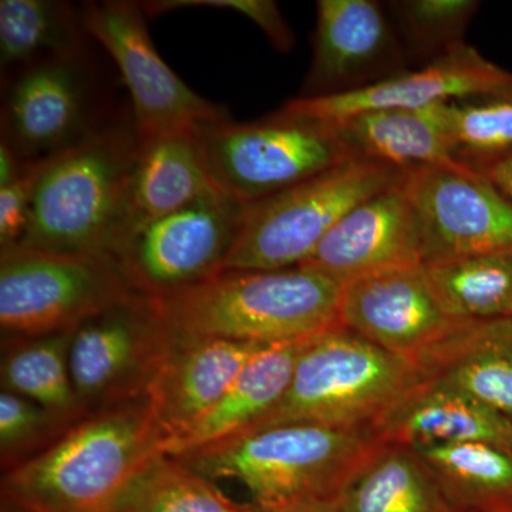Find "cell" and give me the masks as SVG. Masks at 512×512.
Returning a JSON list of instances; mask_svg holds the SVG:
<instances>
[{"label":"cell","instance_id":"1","mask_svg":"<svg viewBox=\"0 0 512 512\" xmlns=\"http://www.w3.org/2000/svg\"><path fill=\"white\" fill-rule=\"evenodd\" d=\"M379 440L369 429L289 423L173 456L212 483L235 480L258 512L330 504Z\"/></svg>","mask_w":512,"mask_h":512},{"label":"cell","instance_id":"2","mask_svg":"<svg viewBox=\"0 0 512 512\" xmlns=\"http://www.w3.org/2000/svg\"><path fill=\"white\" fill-rule=\"evenodd\" d=\"M342 286L303 266L222 271L153 302L173 338L274 346L311 339L338 326Z\"/></svg>","mask_w":512,"mask_h":512},{"label":"cell","instance_id":"3","mask_svg":"<svg viewBox=\"0 0 512 512\" xmlns=\"http://www.w3.org/2000/svg\"><path fill=\"white\" fill-rule=\"evenodd\" d=\"M164 437L147 397L89 414L42 454L2 474L22 512H110Z\"/></svg>","mask_w":512,"mask_h":512},{"label":"cell","instance_id":"4","mask_svg":"<svg viewBox=\"0 0 512 512\" xmlns=\"http://www.w3.org/2000/svg\"><path fill=\"white\" fill-rule=\"evenodd\" d=\"M137 146L134 124L101 126L47 157L28 232L19 245L111 259L131 228L130 185Z\"/></svg>","mask_w":512,"mask_h":512},{"label":"cell","instance_id":"5","mask_svg":"<svg viewBox=\"0 0 512 512\" xmlns=\"http://www.w3.org/2000/svg\"><path fill=\"white\" fill-rule=\"evenodd\" d=\"M423 376L416 360L338 325L306 340L284 396L248 430L289 423L370 430Z\"/></svg>","mask_w":512,"mask_h":512},{"label":"cell","instance_id":"6","mask_svg":"<svg viewBox=\"0 0 512 512\" xmlns=\"http://www.w3.org/2000/svg\"><path fill=\"white\" fill-rule=\"evenodd\" d=\"M404 171L352 158L248 205L222 271H276L303 264L346 214L399 184Z\"/></svg>","mask_w":512,"mask_h":512},{"label":"cell","instance_id":"7","mask_svg":"<svg viewBox=\"0 0 512 512\" xmlns=\"http://www.w3.org/2000/svg\"><path fill=\"white\" fill-rule=\"evenodd\" d=\"M218 190L252 205L355 158L335 126L281 110L248 123L198 127Z\"/></svg>","mask_w":512,"mask_h":512},{"label":"cell","instance_id":"8","mask_svg":"<svg viewBox=\"0 0 512 512\" xmlns=\"http://www.w3.org/2000/svg\"><path fill=\"white\" fill-rule=\"evenodd\" d=\"M133 293L110 258L0 249L2 338L70 332Z\"/></svg>","mask_w":512,"mask_h":512},{"label":"cell","instance_id":"9","mask_svg":"<svg viewBox=\"0 0 512 512\" xmlns=\"http://www.w3.org/2000/svg\"><path fill=\"white\" fill-rule=\"evenodd\" d=\"M247 211L244 202L211 192L131 229L111 259L131 291L164 298L222 272Z\"/></svg>","mask_w":512,"mask_h":512},{"label":"cell","instance_id":"10","mask_svg":"<svg viewBox=\"0 0 512 512\" xmlns=\"http://www.w3.org/2000/svg\"><path fill=\"white\" fill-rule=\"evenodd\" d=\"M173 348L153 299L133 295L74 329L70 373L87 414L147 397Z\"/></svg>","mask_w":512,"mask_h":512},{"label":"cell","instance_id":"11","mask_svg":"<svg viewBox=\"0 0 512 512\" xmlns=\"http://www.w3.org/2000/svg\"><path fill=\"white\" fill-rule=\"evenodd\" d=\"M83 28L119 67L133 103L138 136L191 130L229 120L228 111L194 92L158 55L143 5L130 0L87 3Z\"/></svg>","mask_w":512,"mask_h":512},{"label":"cell","instance_id":"12","mask_svg":"<svg viewBox=\"0 0 512 512\" xmlns=\"http://www.w3.org/2000/svg\"><path fill=\"white\" fill-rule=\"evenodd\" d=\"M467 323L444 308L424 265L362 276L340 292L339 326L420 365Z\"/></svg>","mask_w":512,"mask_h":512},{"label":"cell","instance_id":"13","mask_svg":"<svg viewBox=\"0 0 512 512\" xmlns=\"http://www.w3.org/2000/svg\"><path fill=\"white\" fill-rule=\"evenodd\" d=\"M402 187L419 218L424 265L512 249V202L477 171L410 168Z\"/></svg>","mask_w":512,"mask_h":512},{"label":"cell","instance_id":"14","mask_svg":"<svg viewBox=\"0 0 512 512\" xmlns=\"http://www.w3.org/2000/svg\"><path fill=\"white\" fill-rule=\"evenodd\" d=\"M406 50L375 0H319L306 99L366 89L406 72Z\"/></svg>","mask_w":512,"mask_h":512},{"label":"cell","instance_id":"15","mask_svg":"<svg viewBox=\"0 0 512 512\" xmlns=\"http://www.w3.org/2000/svg\"><path fill=\"white\" fill-rule=\"evenodd\" d=\"M80 55L50 57L13 80L2 110V140L23 161L46 158L97 128L90 80Z\"/></svg>","mask_w":512,"mask_h":512},{"label":"cell","instance_id":"16","mask_svg":"<svg viewBox=\"0 0 512 512\" xmlns=\"http://www.w3.org/2000/svg\"><path fill=\"white\" fill-rule=\"evenodd\" d=\"M511 83V72L466 43L414 72L406 70L366 89L316 99L298 97L284 107L322 123L338 124L372 111L423 110L444 101L495 92Z\"/></svg>","mask_w":512,"mask_h":512},{"label":"cell","instance_id":"17","mask_svg":"<svg viewBox=\"0 0 512 512\" xmlns=\"http://www.w3.org/2000/svg\"><path fill=\"white\" fill-rule=\"evenodd\" d=\"M414 265H424L423 238L416 210L400 181L353 208L299 266L346 284Z\"/></svg>","mask_w":512,"mask_h":512},{"label":"cell","instance_id":"18","mask_svg":"<svg viewBox=\"0 0 512 512\" xmlns=\"http://www.w3.org/2000/svg\"><path fill=\"white\" fill-rule=\"evenodd\" d=\"M266 348L237 340L173 338L170 355L147 394L163 444L197 423L249 360Z\"/></svg>","mask_w":512,"mask_h":512},{"label":"cell","instance_id":"19","mask_svg":"<svg viewBox=\"0 0 512 512\" xmlns=\"http://www.w3.org/2000/svg\"><path fill=\"white\" fill-rule=\"evenodd\" d=\"M380 443L427 448L484 441L512 447V421L454 387L423 377L373 424Z\"/></svg>","mask_w":512,"mask_h":512},{"label":"cell","instance_id":"20","mask_svg":"<svg viewBox=\"0 0 512 512\" xmlns=\"http://www.w3.org/2000/svg\"><path fill=\"white\" fill-rule=\"evenodd\" d=\"M214 191L220 190L208 173L198 128L138 136L130 185V231Z\"/></svg>","mask_w":512,"mask_h":512},{"label":"cell","instance_id":"21","mask_svg":"<svg viewBox=\"0 0 512 512\" xmlns=\"http://www.w3.org/2000/svg\"><path fill=\"white\" fill-rule=\"evenodd\" d=\"M306 340L269 346L252 357L221 399L181 436L164 443L161 453L180 456L242 433L264 419L288 389Z\"/></svg>","mask_w":512,"mask_h":512},{"label":"cell","instance_id":"22","mask_svg":"<svg viewBox=\"0 0 512 512\" xmlns=\"http://www.w3.org/2000/svg\"><path fill=\"white\" fill-rule=\"evenodd\" d=\"M421 366L512 421V319L467 323Z\"/></svg>","mask_w":512,"mask_h":512},{"label":"cell","instance_id":"23","mask_svg":"<svg viewBox=\"0 0 512 512\" xmlns=\"http://www.w3.org/2000/svg\"><path fill=\"white\" fill-rule=\"evenodd\" d=\"M355 158L410 170L446 168L474 173L458 160L433 106L423 110H384L363 113L332 124Z\"/></svg>","mask_w":512,"mask_h":512},{"label":"cell","instance_id":"24","mask_svg":"<svg viewBox=\"0 0 512 512\" xmlns=\"http://www.w3.org/2000/svg\"><path fill=\"white\" fill-rule=\"evenodd\" d=\"M329 507L333 512H457L413 448L380 441Z\"/></svg>","mask_w":512,"mask_h":512},{"label":"cell","instance_id":"25","mask_svg":"<svg viewBox=\"0 0 512 512\" xmlns=\"http://www.w3.org/2000/svg\"><path fill=\"white\" fill-rule=\"evenodd\" d=\"M457 512H512V453L484 443L417 448Z\"/></svg>","mask_w":512,"mask_h":512},{"label":"cell","instance_id":"26","mask_svg":"<svg viewBox=\"0 0 512 512\" xmlns=\"http://www.w3.org/2000/svg\"><path fill=\"white\" fill-rule=\"evenodd\" d=\"M73 332L2 338V392L18 394L72 420L89 416L80 406L70 373Z\"/></svg>","mask_w":512,"mask_h":512},{"label":"cell","instance_id":"27","mask_svg":"<svg viewBox=\"0 0 512 512\" xmlns=\"http://www.w3.org/2000/svg\"><path fill=\"white\" fill-rule=\"evenodd\" d=\"M82 15L55 0L0 2V63L2 69L25 67L50 57L83 52ZM87 35V33H86Z\"/></svg>","mask_w":512,"mask_h":512},{"label":"cell","instance_id":"28","mask_svg":"<svg viewBox=\"0 0 512 512\" xmlns=\"http://www.w3.org/2000/svg\"><path fill=\"white\" fill-rule=\"evenodd\" d=\"M424 266L453 318L463 322L512 319V249Z\"/></svg>","mask_w":512,"mask_h":512},{"label":"cell","instance_id":"29","mask_svg":"<svg viewBox=\"0 0 512 512\" xmlns=\"http://www.w3.org/2000/svg\"><path fill=\"white\" fill-rule=\"evenodd\" d=\"M110 512H258L235 503L183 461L157 453L131 478Z\"/></svg>","mask_w":512,"mask_h":512},{"label":"cell","instance_id":"30","mask_svg":"<svg viewBox=\"0 0 512 512\" xmlns=\"http://www.w3.org/2000/svg\"><path fill=\"white\" fill-rule=\"evenodd\" d=\"M433 111L458 160L473 170L512 153V83L495 92L434 104Z\"/></svg>","mask_w":512,"mask_h":512},{"label":"cell","instance_id":"31","mask_svg":"<svg viewBox=\"0 0 512 512\" xmlns=\"http://www.w3.org/2000/svg\"><path fill=\"white\" fill-rule=\"evenodd\" d=\"M389 5L404 50L426 63L466 45L468 25L480 8L476 0H400Z\"/></svg>","mask_w":512,"mask_h":512},{"label":"cell","instance_id":"32","mask_svg":"<svg viewBox=\"0 0 512 512\" xmlns=\"http://www.w3.org/2000/svg\"><path fill=\"white\" fill-rule=\"evenodd\" d=\"M79 421L32 400L0 393V466L2 473L28 463L57 443Z\"/></svg>","mask_w":512,"mask_h":512},{"label":"cell","instance_id":"33","mask_svg":"<svg viewBox=\"0 0 512 512\" xmlns=\"http://www.w3.org/2000/svg\"><path fill=\"white\" fill-rule=\"evenodd\" d=\"M183 8L232 10L252 20L279 52L288 53L295 45L292 29L289 28L278 3L272 0H158L143 3L144 12L150 16Z\"/></svg>","mask_w":512,"mask_h":512},{"label":"cell","instance_id":"34","mask_svg":"<svg viewBox=\"0 0 512 512\" xmlns=\"http://www.w3.org/2000/svg\"><path fill=\"white\" fill-rule=\"evenodd\" d=\"M46 161L47 157L26 161L19 177L0 188V249L15 247L25 238L37 181Z\"/></svg>","mask_w":512,"mask_h":512},{"label":"cell","instance_id":"35","mask_svg":"<svg viewBox=\"0 0 512 512\" xmlns=\"http://www.w3.org/2000/svg\"><path fill=\"white\" fill-rule=\"evenodd\" d=\"M474 170L487 178L501 194L512 202V153L477 165Z\"/></svg>","mask_w":512,"mask_h":512},{"label":"cell","instance_id":"36","mask_svg":"<svg viewBox=\"0 0 512 512\" xmlns=\"http://www.w3.org/2000/svg\"><path fill=\"white\" fill-rule=\"evenodd\" d=\"M25 163L6 141H0V188L12 184Z\"/></svg>","mask_w":512,"mask_h":512},{"label":"cell","instance_id":"37","mask_svg":"<svg viewBox=\"0 0 512 512\" xmlns=\"http://www.w3.org/2000/svg\"><path fill=\"white\" fill-rule=\"evenodd\" d=\"M279 512H333L329 504L308 505V507L293 508V510H285Z\"/></svg>","mask_w":512,"mask_h":512},{"label":"cell","instance_id":"38","mask_svg":"<svg viewBox=\"0 0 512 512\" xmlns=\"http://www.w3.org/2000/svg\"><path fill=\"white\" fill-rule=\"evenodd\" d=\"M2 512H22V511L18 510V508H16V507H13V505L5 503V501H2Z\"/></svg>","mask_w":512,"mask_h":512},{"label":"cell","instance_id":"39","mask_svg":"<svg viewBox=\"0 0 512 512\" xmlns=\"http://www.w3.org/2000/svg\"><path fill=\"white\" fill-rule=\"evenodd\" d=\"M511 453H512V447H511Z\"/></svg>","mask_w":512,"mask_h":512}]
</instances>
